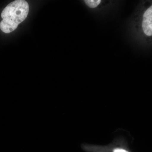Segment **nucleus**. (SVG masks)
Segmentation results:
<instances>
[{"label": "nucleus", "instance_id": "7ed1b4c3", "mask_svg": "<svg viewBox=\"0 0 152 152\" xmlns=\"http://www.w3.org/2000/svg\"><path fill=\"white\" fill-rule=\"evenodd\" d=\"M85 4L87 6L91 9H95L98 6L102 3L101 0H85Z\"/></svg>", "mask_w": 152, "mask_h": 152}, {"label": "nucleus", "instance_id": "f03ea898", "mask_svg": "<svg viewBox=\"0 0 152 152\" xmlns=\"http://www.w3.org/2000/svg\"><path fill=\"white\" fill-rule=\"evenodd\" d=\"M139 25L142 34L147 39L152 40V3L142 12Z\"/></svg>", "mask_w": 152, "mask_h": 152}, {"label": "nucleus", "instance_id": "20e7f679", "mask_svg": "<svg viewBox=\"0 0 152 152\" xmlns=\"http://www.w3.org/2000/svg\"><path fill=\"white\" fill-rule=\"evenodd\" d=\"M114 152H128L124 150L123 149H116L114 151Z\"/></svg>", "mask_w": 152, "mask_h": 152}, {"label": "nucleus", "instance_id": "f257e3e1", "mask_svg": "<svg viewBox=\"0 0 152 152\" xmlns=\"http://www.w3.org/2000/svg\"><path fill=\"white\" fill-rule=\"evenodd\" d=\"M29 10L28 4L24 0H16L9 4L1 14V30L7 34L15 31L27 18Z\"/></svg>", "mask_w": 152, "mask_h": 152}]
</instances>
